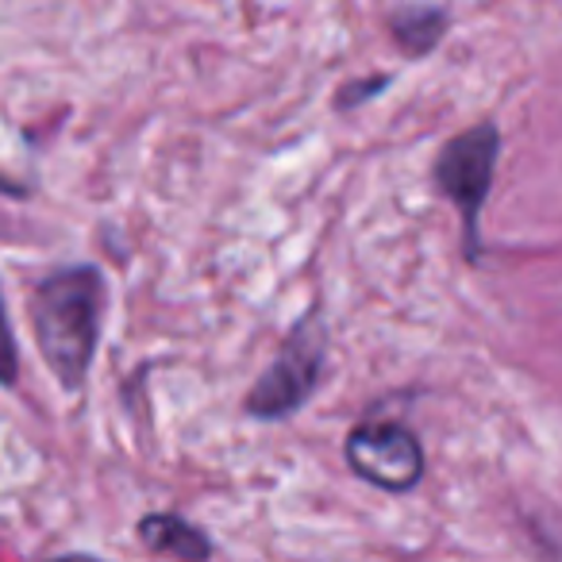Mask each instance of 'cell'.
<instances>
[{
	"instance_id": "obj_1",
	"label": "cell",
	"mask_w": 562,
	"mask_h": 562,
	"mask_svg": "<svg viewBox=\"0 0 562 562\" xmlns=\"http://www.w3.org/2000/svg\"><path fill=\"white\" fill-rule=\"evenodd\" d=\"M104 273L97 266H66L35 285L32 328L50 374L78 393L93 367L104 321Z\"/></svg>"
},
{
	"instance_id": "obj_2",
	"label": "cell",
	"mask_w": 562,
	"mask_h": 562,
	"mask_svg": "<svg viewBox=\"0 0 562 562\" xmlns=\"http://www.w3.org/2000/svg\"><path fill=\"white\" fill-rule=\"evenodd\" d=\"M324 355H328V331L321 324V313H308L297 328L285 336L273 362L262 370L247 393V413L255 420H285L293 416L321 382Z\"/></svg>"
},
{
	"instance_id": "obj_3",
	"label": "cell",
	"mask_w": 562,
	"mask_h": 562,
	"mask_svg": "<svg viewBox=\"0 0 562 562\" xmlns=\"http://www.w3.org/2000/svg\"><path fill=\"white\" fill-rule=\"evenodd\" d=\"M497 150H501L497 127L477 124L470 132L454 135L436 158V186L462 212L470 258L477 255V216H482V204L490 196L493 170H497Z\"/></svg>"
},
{
	"instance_id": "obj_4",
	"label": "cell",
	"mask_w": 562,
	"mask_h": 562,
	"mask_svg": "<svg viewBox=\"0 0 562 562\" xmlns=\"http://www.w3.org/2000/svg\"><path fill=\"white\" fill-rule=\"evenodd\" d=\"M347 462L359 477L390 493L413 490L424 477L420 439L401 424H359L347 436Z\"/></svg>"
},
{
	"instance_id": "obj_5",
	"label": "cell",
	"mask_w": 562,
	"mask_h": 562,
	"mask_svg": "<svg viewBox=\"0 0 562 562\" xmlns=\"http://www.w3.org/2000/svg\"><path fill=\"white\" fill-rule=\"evenodd\" d=\"M139 536L150 551L166 554V559H178V562H209L212 543L201 528H193L189 520L170 513H155V516H143L139 520Z\"/></svg>"
},
{
	"instance_id": "obj_6",
	"label": "cell",
	"mask_w": 562,
	"mask_h": 562,
	"mask_svg": "<svg viewBox=\"0 0 562 562\" xmlns=\"http://www.w3.org/2000/svg\"><path fill=\"white\" fill-rule=\"evenodd\" d=\"M447 32V12L439 9H405L393 16V40L408 58H424Z\"/></svg>"
},
{
	"instance_id": "obj_7",
	"label": "cell",
	"mask_w": 562,
	"mask_h": 562,
	"mask_svg": "<svg viewBox=\"0 0 562 562\" xmlns=\"http://www.w3.org/2000/svg\"><path fill=\"white\" fill-rule=\"evenodd\" d=\"M16 378H20V347H16V336H12L4 293H0V382L16 385Z\"/></svg>"
},
{
	"instance_id": "obj_8",
	"label": "cell",
	"mask_w": 562,
	"mask_h": 562,
	"mask_svg": "<svg viewBox=\"0 0 562 562\" xmlns=\"http://www.w3.org/2000/svg\"><path fill=\"white\" fill-rule=\"evenodd\" d=\"M390 86V78H370V81H351V86L344 89V93L336 97V109L339 112H351L355 104L370 101V97H378L382 89Z\"/></svg>"
},
{
	"instance_id": "obj_9",
	"label": "cell",
	"mask_w": 562,
	"mask_h": 562,
	"mask_svg": "<svg viewBox=\"0 0 562 562\" xmlns=\"http://www.w3.org/2000/svg\"><path fill=\"white\" fill-rule=\"evenodd\" d=\"M55 562H97V559H86V554H66V559H55Z\"/></svg>"
}]
</instances>
